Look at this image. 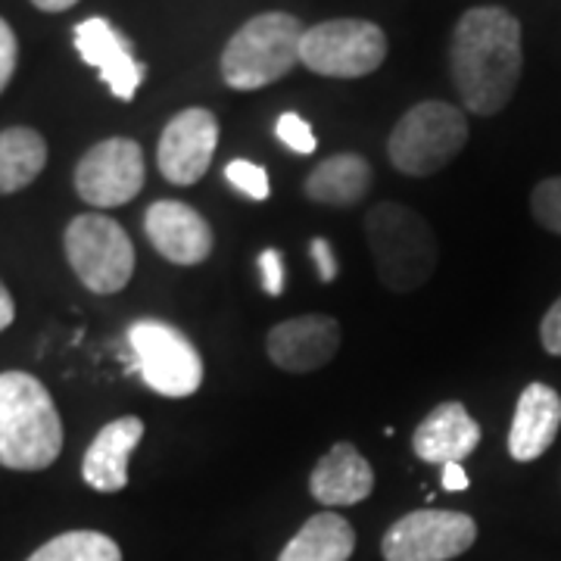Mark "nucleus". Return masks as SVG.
<instances>
[{
	"mask_svg": "<svg viewBox=\"0 0 561 561\" xmlns=\"http://www.w3.org/2000/svg\"><path fill=\"white\" fill-rule=\"evenodd\" d=\"M309 250H312V262H316V268H319V278L324 280V284H331V280L337 278V260H334L331 243L324 241V238H316V241L309 243Z\"/></svg>",
	"mask_w": 561,
	"mask_h": 561,
	"instance_id": "29",
	"label": "nucleus"
},
{
	"mask_svg": "<svg viewBox=\"0 0 561 561\" xmlns=\"http://www.w3.org/2000/svg\"><path fill=\"white\" fill-rule=\"evenodd\" d=\"M62 453V421L47 387L25 371L0 375V465L50 468Z\"/></svg>",
	"mask_w": 561,
	"mask_h": 561,
	"instance_id": "2",
	"label": "nucleus"
},
{
	"mask_svg": "<svg viewBox=\"0 0 561 561\" xmlns=\"http://www.w3.org/2000/svg\"><path fill=\"white\" fill-rule=\"evenodd\" d=\"M225 179L231 181L238 191H241L243 197H250V201H268V194H272V184H268V172L256 165V162L250 160H231L225 165Z\"/></svg>",
	"mask_w": 561,
	"mask_h": 561,
	"instance_id": "23",
	"label": "nucleus"
},
{
	"mask_svg": "<svg viewBox=\"0 0 561 561\" xmlns=\"http://www.w3.org/2000/svg\"><path fill=\"white\" fill-rule=\"evenodd\" d=\"M13 319H16V302L10 297L7 284L0 280V331H7L13 324Z\"/></svg>",
	"mask_w": 561,
	"mask_h": 561,
	"instance_id": "31",
	"label": "nucleus"
},
{
	"mask_svg": "<svg viewBox=\"0 0 561 561\" xmlns=\"http://www.w3.org/2000/svg\"><path fill=\"white\" fill-rule=\"evenodd\" d=\"M375 490V471L353 443H337L319 459L309 478V493L321 505H359Z\"/></svg>",
	"mask_w": 561,
	"mask_h": 561,
	"instance_id": "18",
	"label": "nucleus"
},
{
	"mask_svg": "<svg viewBox=\"0 0 561 561\" xmlns=\"http://www.w3.org/2000/svg\"><path fill=\"white\" fill-rule=\"evenodd\" d=\"M216 144H219V119L209 110L187 106L175 113L162 128L160 147H157V165L162 179L181 187L197 184L213 165Z\"/></svg>",
	"mask_w": 561,
	"mask_h": 561,
	"instance_id": "11",
	"label": "nucleus"
},
{
	"mask_svg": "<svg viewBox=\"0 0 561 561\" xmlns=\"http://www.w3.org/2000/svg\"><path fill=\"white\" fill-rule=\"evenodd\" d=\"M561 427V397L549 383H527L515 405L508 453L515 461H534L556 443Z\"/></svg>",
	"mask_w": 561,
	"mask_h": 561,
	"instance_id": "17",
	"label": "nucleus"
},
{
	"mask_svg": "<svg viewBox=\"0 0 561 561\" xmlns=\"http://www.w3.org/2000/svg\"><path fill=\"white\" fill-rule=\"evenodd\" d=\"M371 165L359 153H334L321 160L302 184L306 197L324 206H356L371 191Z\"/></svg>",
	"mask_w": 561,
	"mask_h": 561,
	"instance_id": "19",
	"label": "nucleus"
},
{
	"mask_svg": "<svg viewBox=\"0 0 561 561\" xmlns=\"http://www.w3.org/2000/svg\"><path fill=\"white\" fill-rule=\"evenodd\" d=\"M47 165V140L35 128L0 131V194H16L38 179Z\"/></svg>",
	"mask_w": 561,
	"mask_h": 561,
	"instance_id": "21",
	"label": "nucleus"
},
{
	"mask_svg": "<svg viewBox=\"0 0 561 561\" xmlns=\"http://www.w3.org/2000/svg\"><path fill=\"white\" fill-rule=\"evenodd\" d=\"M144 440V421L138 415L110 421L88 446L81 461V478L98 493H119L128 486V459Z\"/></svg>",
	"mask_w": 561,
	"mask_h": 561,
	"instance_id": "15",
	"label": "nucleus"
},
{
	"mask_svg": "<svg viewBox=\"0 0 561 561\" xmlns=\"http://www.w3.org/2000/svg\"><path fill=\"white\" fill-rule=\"evenodd\" d=\"M302 22L290 13H260L221 50V79L234 91H260L280 81L300 60Z\"/></svg>",
	"mask_w": 561,
	"mask_h": 561,
	"instance_id": "4",
	"label": "nucleus"
},
{
	"mask_svg": "<svg viewBox=\"0 0 561 561\" xmlns=\"http://www.w3.org/2000/svg\"><path fill=\"white\" fill-rule=\"evenodd\" d=\"M365 241L371 247L378 278L393 294L419 290L434 275L437 238L427 219L402 203H378L365 216Z\"/></svg>",
	"mask_w": 561,
	"mask_h": 561,
	"instance_id": "3",
	"label": "nucleus"
},
{
	"mask_svg": "<svg viewBox=\"0 0 561 561\" xmlns=\"http://www.w3.org/2000/svg\"><path fill=\"white\" fill-rule=\"evenodd\" d=\"M468 144V119L459 106L424 101L412 106L387 140L393 169L409 179H427L446 169Z\"/></svg>",
	"mask_w": 561,
	"mask_h": 561,
	"instance_id": "5",
	"label": "nucleus"
},
{
	"mask_svg": "<svg viewBox=\"0 0 561 561\" xmlns=\"http://www.w3.org/2000/svg\"><path fill=\"white\" fill-rule=\"evenodd\" d=\"M144 234L162 260L175 265H201L213 253V228L194 206L181 201H157L144 216Z\"/></svg>",
	"mask_w": 561,
	"mask_h": 561,
	"instance_id": "13",
	"label": "nucleus"
},
{
	"mask_svg": "<svg viewBox=\"0 0 561 561\" xmlns=\"http://www.w3.org/2000/svg\"><path fill=\"white\" fill-rule=\"evenodd\" d=\"M144 187V150L131 138H106L94 144L76 165V191L98 209L125 206Z\"/></svg>",
	"mask_w": 561,
	"mask_h": 561,
	"instance_id": "10",
	"label": "nucleus"
},
{
	"mask_svg": "<svg viewBox=\"0 0 561 561\" xmlns=\"http://www.w3.org/2000/svg\"><path fill=\"white\" fill-rule=\"evenodd\" d=\"M449 69L461 103L474 116L502 113L522 81V22L502 7L468 10L453 32Z\"/></svg>",
	"mask_w": 561,
	"mask_h": 561,
	"instance_id": "1",
	"label": "nucleus"
},
{
	"mask_svg": "<svg viewBox=\"0 0 561 561\" xmlns=\"http://www.w3.org/2000/svg\"><path fill=\"white\" fill-rule=\"evenodd\" d=\"M28 561H122L119 542L98 530H69L47 540Z\"/></svg>",
	"mask_w": 561,
	"mask_h": 561,
	"instance_id": "22",
	"label": "nucleus"
},
{
	"mask_svg": "<svg viewBox=\"0 0 561 561\" xmlns=\"http://www.w3.org/2000/svg\"><path fill=\"white\" fill-rule=\"evenodd\" d=\"M260 272H262V290L268 297H278L284 290V262L278 250H262L260 253Z\"/></svg>",
	"mask_w": 561,
	"mask_h": 561,
	"instance_id": "27",
	"label": "nucleus"
},
{
	"mask_svg": "<svg viewBox=\"0 0 561 561\" xmlns=\"http://www.w3.org/2000/svg\"><path fill=\"white\" fill-rule=\"evenodd\" d=\"M443 486H446L449 493H461V490H468V474H465L461 461H449V465H443Z\"/></svg>",
	"mask_w": 561,
	"mask_h": 561,
	"instance_id": "30",
	"label": "nucleus"
},
{
	"mask_svg": "<svg viewBox=\"0 0 561 561\" xmlns=\"http://www.w3.org/2000/svg\"><path fill=\"white\" fill-rule=\"evenodd\" d=\"M268 359L278 365L280 371L290 375H309L319 371L341 350V324L331 316H297V319L278 321L268 331Z\"/></svg>",
	"mask_w": 561,
	"mask_h": 561,
	"instance_id": "12",
	"label": "nucleus"
},
{
	"mask_svg": "<svg viewBox=\"0 0 561 561\" xmlns=\"http://www.w3.org/2000/svg\"><path fill=\"white\" fill-rule=\"evenodd\" d=\"M275 135H278V140L287 150H294V153H300V157L316 153V147H319L312 125L302 119V116H297V113H284V116H278V122H275Z\"/></svg>",
	"mask_w": 561,
	"mask_h": 561,
	"instance_id": "25",
	"label": "nucleus"
},
{
	"mask_svg": "<svg viewBox=\"0 0 561 561\" xmlns=\"http://www.w3.org/2000/svg\"><path fill=\"white\" fill-rule=\"evenodd\" d=\"M38 10H44V13H62V10H69V7H76L79 0H32Z\"/></svg>",
	"mask_w": 561,
	"mask_h": 561,
	"instance_id": "32",
	"label": "nucleus"
},
{
	"mask_svg": "<svg viewBox=\"0 0 561 561\" xmlns=\"http://www.w3.org/2000/svg\"><path fill=\"white\" fill-rule=\"evenodd\" d=\"M530 209L546 231L561 234V179L540 181L530 194Z\"/></svg>",
	"mask_w": 561,
	"mask_h": 561,
	"instance_id": "24",
	"label": "nucleus"
},
{
	"mask_svg": "<svg viewBox=\"0 0 561 561\" xmlns=\"http://www.w3.org/2000/svg\"><path fill=\"white\" fill-rule=\"evenodd\" d=\"M481 443V424L461 402H440L427 419L415 427L412 449L427 465H449L465 461Z\"/></svg>",
	"mask_w": 561,
	"mask_h": 561,
	"instance_id": "16",
	"label": "nucleus"
},
{
	"mask_svg": "<svg viewBox=\"0 0 561 561\" xmlns=\"http://www.w3.org/2000/svg\"><path fill=\"white\" fill-rule=\"evenodd\" d=\"M540 343L549 356H561V297L552 302V306H549V312L542 316Z\"/></svg>",
	"mask_w": 561,
	"mask_h": 561,
	"instance_id": "28",
	"label": "nucleus"
},
{
	"mask_svg": "<svg viewBox=\"0 0 561 561\" xmlns=\"http://www.w3.org/2000/svg\"><path fill=\"white\" fill-rule=\"evenodd\" d=\"M66 260L91 294H119L135 275V247L119 221L81 213L66 228Z\"/></svg>",
	"mask_w": 561,
	"mask_h": 561,
	"instance_id": "6",
	"label": "nucleus"
},
{
	"mask_svg": "<svg viewBox=\"0 0 561 561\" xmlns=\"http://www.w3.org/2000/svg\"><path fill=\"white\" fill-rule=\"evenodd\" d=\"M131 356L144 383L169 400L194 397L203 383V359L187 334L175 324L140 319L128 328Z\"/></svg>",
	"mask_w": 561,
	"mask_h": 561,
	"instance_id": "7",
	"label": "nucleus"
},
{
	"mask_svg": "<svg viewBox=\"0 0 561 561\" xmlns=\"http://www.w3.org/2000/svg\"><path fill=\"white\" fill-rule=\"evenodd\" d=\"M387 60V35L365 20H328L302 28L300 62L324 79H362Z\"/></svg>",
	"mask_w": 561,
	"mask_h": 561,
	"instance_id": "8",
	"label": "nucleus"
},
{
	"mask_svg": "<svg viewBox=\"0 0 561 561\" xmlns=\"http://www.w3.org/2000/svg\"><path fill=\"white\" fill-rule=\"evenodd\" d=\"M356 549L353 524L337 512H319L284 546L278 561H350Z\"/></svg>",
	"mask_w": 561,
	"mask_h": 561,
	"instance_id": "20",
	"label": "nucleus"
},
{
	"mask_svg": "<svg viewBox=\"0 0 561 561\" xmlns=\"http://www.w3.org/2000/svg\"><path fill=\"white\" fill-rule=\"evenodd\" d=\"M478 540L471 515L419 508L393 524L381 540L383 561H453Z\"/></svg>",
	"mask_w": 561,
	"mask_h": 561,
	"instance_id": "9",
	"label": "nucleus"
},
{
	"mask_svg": "<svg viewBox=\"0 0 561 561\" xmlns=\"http://www.w3.org/2000/svg\"><path fill=\"white\" fill-rule=\"evenodd\" d=\"M76 50L88 66H94L113 91V98L131 101L138 94L140 81L147 76V66L135 60L131 44L101 16L76 25Z\"/></svg>",
	"mask_w": 561,
	"mask_h": 561,
	"instance_id": "14",
	"label": "nucleus"
},
{
	"mask_svg": "<svg viewBox=\"0 0 561 561\" xmlns=\"http://www.w3.org/2000/svg\"><path fill=\"white\" fill-rule=\"evenodd\" d=\"M16 62H20V44L13 28L7 25V20H0V94L3 88L10 84L13 72H16Z\"/></svg>",
	"mask_w": 561,
	"mask_h": 561,
	"instance_id": "26",
	"label": "nucleus"
}]
</instances>
